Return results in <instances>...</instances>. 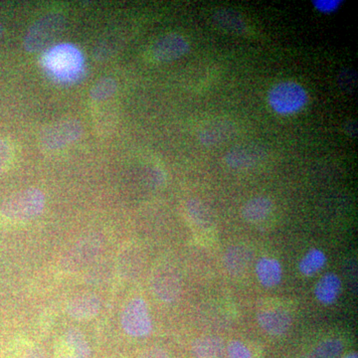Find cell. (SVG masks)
<instances>
[{"label":"cell","instance_id":"cell-1","mask_svg":"<svg viewBox=\"0 0 358 358\" xmlns=\"http://www.w3.org/2000/svg\"><path fill=\"white\" fill-rule=\"evenodd\" d=\"M66 20L59 13H50L35 21L26 32L23 47L29 53L46 50L64 32Z\"/></svg>","mask_w":358,"mask_h":358},{"label":"cell","instance_id":"cell-2","mask_svg":"<svg viewBox=\"0 0 358 358\" xmlns=\"http://www.w3.org/2000/svg\"><path fill=\"white\" fill-rule=\"evenodd\" d=\"M45 195L38 188H27L8 197L0 207V214L13 221L36 218L44 210Z\"/></svg>","mask_w":358,"mask_h":358},{"label":"cell","instance_id":"cell-3","mask_svg":"<svg viewBox=\"0 0 358 358\" xmlns=\"http://www.w3.org/2000/svg\"><path fill=\"white\" fill-rule=\"evenodd\" d=\"M308 102V92L296 82H281L275 85L268 94V106L280 115L296 114L307 106Z\"/></svg>","mask_w":358,"mask_h":358},{"label":"cell","instance_id":"cell-4","mask_svg":"<svg viewBox=\"0 0 358 358\" xmlns=\"http://www.w3.org/2000/svg\"><path fill=\"white\" fill-rule=\"evenodd\" d=\"M103 243V237L98 233L81 238L61 258V270L66 273H75L82 270L98 256Z\"/></svg>","mask_w":358,"mask_h":358},{"label":"cell","instance_id":"cell-5","mask_svg":"<svg viewBox=\"0 0 358 358\" xmlns=\"http://www.w3.org/2000/svg\"><path fill=\"white\" fill-rule=\"evenodd\" d=\"M47 59V69L60 79H74L83 68L82 54L71 45L55 47L48 54Z\"/></svg>","mask_w":358,"mask_h":358},{"label":"cell","instance_id":"cell-6","mask_svg":"<svg viewBox=\"0 0 358 358\" xmlns=\"http://www.w3.org/2000/svg\"><path fill=\"white\" fill-rule=\"evenodd\" d=\"M83 134V124L78 120H62L43 129L40 136L42 147L48 150H56L67 147L79 140Z\"/></svg>","mask_w":358,"mask_h":358},{"label":"cell","instance_id":"cell-7","mask_svg":"<svg viewBox=\"0 0 358 358\" xmlns=\"http://www.w3.org/2000/svg\"><path fill=\"white\" fill-rule=\"evenodd\" d=\"M122 327L133 338H145L152 333L150 310L143 298H134L127 303L122 315Z\"/></svg>","mask_w":358,"mask_h":358},{"label":"cell","instance_id":"cell-8","mask_svg":"<svg viewBox=\"0 0 358 358\" xmlns=\"http://www.w3.org/2000/svg\"><path fill=\"white\" fill-rule=\"evenodd\" d=\"M152 287L157 298L166 303H173L180 294V275L171 266H160L152 274Z\"/></svg>","mask_w":358,"mask_h":358},{"label":"cell","instance_id":"cell-9","mask_svg":"<svg viewBox=\"0 0 358 358\" xmlns=\"http://www.w3.org/2000/svg\"><path fill=\"white\" fill-rule=\"evenodd\" d=\"M190 50L189 43L178 33H171L160 37L152 46L154 57L159 62L178 60Z\"/></svg>","mask_w":358,"mask_h":358},{"label":"cell","instance_id":"cell-10","mask_svg":"<svg viewBox=\"0 0 358 358\" xmlns=\"http://www.w3.org/2000/svg\"><path fill=\"white\" fill-rule=\"evenodd\" d=\"M267 157V150L259 145H241L234 147L226 154L224 160L232 169H248L256 166Z\"/></svg>","mask_w":358,"mask_h":358},{"label":"cell","instance_id":"cell-11","mask_svg":"<svg viewBox=\"0 0 358 358\" xmlns=\"http://www.w3.org/2000/svg\"><path fill=\"white\" fill-rule=\"evenodd\" d=\"M236 134V126L229 120H214L199 129V138L204 147H215L229 141Z\"/></svg>","mask_w":358,"mask_h":358},{"label":"cell","instance_id":"cell-12","mask_svg":"<svg viewBox=\"0 0 358 358\" xmlns=\"http://www.w3.org/2000/svg\"><path fill=\"white\" fill-rule=\"evenodd\" d=\"M259 326L271 336H282L293 324L291 313L284 310H267L257 315Z\"/></svg>","mask_w":358,"mask_h":358},{"label":"cell","instance_id":"cell-13","mask_svg":"<svg viewBox=\"0 0 358 358\" xmlns=\"http://www.w3.org/2000/svg\"><path fill=\"white\" fill-rule=\"evenodd\" d=\"M101 308V301L94 294H82L68 303V315L77 320H89L96 317Z\"/></svg>","mask_w":358,"mask_h":358},{"label":"cell","instance_id":"cell-14","mask_svg":"<svg viewBox=\"0 0 358 358\" xmlns=\"http://www.w3.org/2000/svg\"><path fill=\"white\" fill-rule=\"evenodd\" d=\"M253 259V252L247 247L235 245L226 251L224 265L229 274L239 275L248 268Z\"/></svg>","mask_w":358,"mask_h":358},{"label":"cell","instance_id":"cell-15","mask_svg":"<svg viewBox=\"0 0 358 358\" xmlns=\"http://www.w3.org/2000/svg\"><path fill=\"white\" fill-rule=\"evenodd\" d=\"M256 274L265 288H274L282 281V268L277 259L263 257L257 262Z\"/></svg>","mask_w":358,"mask_h":358},{"label":"cell","instance_id":"cell-16","mask_svg":"<svg viewBox=\"0 0 358 358\" xmlns=\"http://www.w3.org/2000/svg\"><path fill=\"white\" fill-rule=\"evenodd\" d=\"M214 24L231 34L243 35L247 31V24L243 16L230 8H220L212 15Z\"/></svg>","mask_w":358,"mask_h":358},{"label":"cell","instance_id":"cell-17","mask_svg":"<svg viewBox=\"0 0 358 358\" xmlns=\"http://www.w3.org/2000/svg\"><path fill=\"white\" fill-rule=\"evenodd\" d=\"M341 291V278L334 273H327L317 282L315 288V296L320 303L331 305L338 300Z\"/></svg>","mask_w":358,"mask_h":358},{"label":"cell","instance_id":"cell-18","mask_svg":"<svg viewBox=\"0 0 358 358\" xmlns=\"http://www.w3.org/2000/svg\"><path fill=\"white\" fill-rule=\"evenodd\" d=\"M192 352L196 358H222L225 345L219 336H201L193 341Z\"/></svg>","mask_w":358,"mask_h":358},{"label":"cell","instance_id":"cell-19","mask_svg":"<svg viewBox=\"0 0 358 358\" xmlns=\"http://www.w3.org/2000/svg\"><path fill=\"white\" fill-rule=\"evenodd\" d=\"M272 210V200L265 196H256L244 205L242 208V216L247 222L258 223L267 218Z\"/></svg>","mask_w":358,"mask_h":358},{"label":"cell","instance_id":"cell-20","mask_svg":"<svg viewBox=\"0 0 358 358\" xmlns=\"http://www.w3.org/2000/svg\"><path fill=\"white\" fill-rule=\"evenodd\" d=\"M65 343L72 352V358H90L91 348L83 333L78 329H70L66 331Z\"/></svg>","mask_w":358,"mask_h":358},{"label":"cell","instance_id":"cell-21","mask_svg":"<svg viewBox=\"0 0 358 358\" xmlns=\"http://www.w3.org/2000/svg\"><path fill=\"white\" fill-rule=\"evenodd\" d=\"M143 265L141 252L136 249H129L122 252V259L120 260V270L122 277L128 280H133L140 275Z\"/></svg>","mask_w":358,"mask_h":358},{"label":"cell","instance_id":"cell-22","mask_svg":"<svg viewBox=\"0 0 358 358\" xmlns=\"http://www.w3.org/2000/svg\"><path fill=\"white\" fill-rule=\"evenodd\" d=\"M326 263V254L322 250L312 249L301 259L299 264V270L301 274L310 277L322 270Z\"/></svg>","mask_w":358,"mask_h":358},{"label":"cell","instance_id":"cell-23","mask_svg":"<svg viewBox=\"0 0 358 358\" xmlns=\"http://www.w3.org/2000/svg\"><path fill=\"white\" fill-rule=\"evenodd\" d=\"M188 215L190 219L202 228H210L213 223V217L208 207L197 199H192L186 204Z\"/></svg>","mask_w":358,"mask_h":358},{"label":"cell","instance_id":"cell-24","mask_svg":"<svg viewBox=\"0 0 358 358\" xmlns=\"http://www.w3.org/2000/svg\"><path fill=\"white\" fill-rule=\"evenodd\" d=\"M117 84L115 79L110 77L99 80L90 92V96L94 101H103L114 96L117 92Z\"/></svg>","mask_w":358,"mask_h":358},{"label":"cell","instance_id":"cell-25","mask_svg":"<svg viewBox=\"0 0 358 358\" xmlns=\"http://www.w3.org/2000/svg\"><path fill=\"white\" fill-rule=\"evenodd\" d=\"M313 352L322 358H339L343 352V343L338 338L326 339L315 346Z\"/></svg>","mask_w":358,"mask_h":358},{"label":"cell","instance_id":"cell-26","mask_svg":"<svg viewBox=\"0 0 358 358\" xmlns=\"http://www.w3.org/2000/svg\"><path fill=\"white\" fill-rule=\"evenodd\" d=\"M338 85L339 89L345 93H352L357 89L358 77L357 71L352 68H345L338 73Z\"/></svg>","mask_w":358,"mask_h":358},{"label":"cell","instance_id":"cell-27","mask_svg":"<svg viewBox=\"0 0 358 358\" xmlns=\"http://www.w3.org/2000/svg\"><path fill=\"white\" fill-rule=\"evenodd\" d=\"M228 358H253L246 345L240 341H231L227 348Z\"/></svg>","mask_w":358,"mask_h":358},{"label":"cell","instance_id":"cell-28","mask_svg":"<svg viewBox=\"0 0 358 358\" xmlns=\"http://www.w3.org/2000/svg\"><path fill=\"white\" fill-rule=\"evenodd\" d=\"M343 3V2L339 1V0H315V1H313L315 10L322 14L336 13Z\"/></svg>","mask_w":358,"mask_h":358},{"label":"cell","instance_id":"cell-29","mask_svg":"<svg viewBox=\"0 0 358 358\" xmlns=\"http://www.w3.org/2000/svg\"><path fill=\"white\" fill-rule=\"evenodd\" d=\"M10 147L6 141L0 138V174L6 169L9 159H10Z\"/></svg>","mask_w":358,"mask_h":358},{"label":"cell","instance_id":"cell-30","mask_svg":"<svg viewBox=\"0 0 358 358\" xmlns=\"http://www.w3.org/2000/svg\"><path fill=\"white\" fill-rule=\"evenodd\" d=\"M140 358H169L166 350L159 348H152L141 353Z\"/></svg>","mask_w":358,"mask_h":358},{"label":"cell","instance_id":"cell-31","mask_svg":"<svg viewBox=\"0 0 358 358\" xmlns=\"http://www.w3.org/2000/svg\"><path fill=\"white\" fill-rule=\"evenodd\" d=\"M343 131L350 138H357L358 131L357 122L355 120H350V121L345 122V124H343Z\"/></svg>","mask_w":358,"mask_h":358},{"label":"cell","instance_id":"cell-32","mask_svg":"<svg viewBox=\"0 0 358 358\" xmlns=\"http://www.w3.org/2000/svg\"><path fill=\"white\" fill-rule=\"evenodd\" d=\"M23 358H46V355L41 348H32L25 353Z\"/></svg>","mask_w":358,"mask_h":358},{"label":"cell","instance_id":"cell-33","mask_svg":"<svg viewBox=\"0 0 358 358\" xmlns=\"http://www.w3.org/2000/svg\"><path fill=\"white\" fill-rule=\"evenodd\" d=\"M303 358H322V357H320V355H317V353H315L313 352H308V355H306Z\"/></svg>","mask_w":358,"mask_h":358},{"label":"cell","instance_id":"cell-34","mask_svg":"<svg viewBox=\"0 0 358 358\" xmlns=\"http://www.w3.org/2000/svg\"><path fill=\"white\" fill-rule=\"evenodd\" d=\"M345 358H358L357 353V352L350 353V355H346V357Z\"/></svg>","mask_w":358,"mask_h":358},{"label":"cell","instance_id":"cell-35","mask_svg":"<svg viewBox=\"0 0 358 358\" xmlns=\"http://www.w3.org/2000/svg\"><path fill=\"white\" fill-rule=\"evenodd\" d=\"M3 26H2L1 23H0V40H1L2 36H3Z\"/></svg>","mask_w":358,"mask_h":358}]
</instances>
